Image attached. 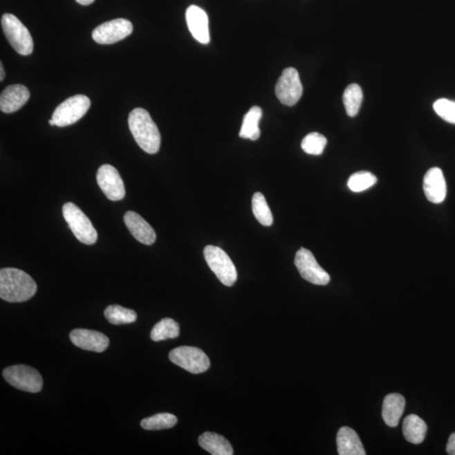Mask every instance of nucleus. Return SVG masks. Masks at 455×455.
<instances>
[{"mask_svg": "<svg viewBox=\"0 0 455 455\" xmlns=\"http://www.w3.org/2000/svg\"><path fill=\"white\" fill-rule=\"evenodd\" d=\"M37 285L32 277L20 269L0 270V298L10 303L27 301L36 295Z\"/></svg>", "mask_w": 455, "mask_h": 455, "instance_id": "obj_1", "label": "nucleus"}, {"mask_svg": "<svg viewBox=\"0 0 455 455\" xmlns=\"http://www.w3.org/2000/svg\"><path fill=\"white\" fill-rule=\"evenodd\" d=\"M129 126L135 141L144 151L149 154L159 151L161 144L160 131L147 111L136 108L131 111Z\"/></svg>", "mask_w": 455, "mask_h": 455, "instance_id": "obj_2", "label": "nucleus"}, {"mask_svg": "<svg viewBox=\"0 0 455 455\" xmlns=\"http://www.w3.org/2000/svg\"><path fill=\"white\" fill-rule=\"evenodd\" d=\"M63 215L77 240L89 245L95 244L98 234L90 219L78 206L73 203H65Z\"/></svg>", "mask_w": 455, "mask_h": 455, "instance_id": "obj_3", "label": "nucleus"}, {"mask_svg": "<svg viewBox=\"0 0 455 455\" xmlns=\"http://www.w3.org/2000/svg\"><path fill=\"white\" fill-rule=\"evenodd\" d=\"M1 25L7 40L15 52L23 56L32 53L34 44L32 35L17 17L11 14L3 15Z\"/></svg>", "mask_w": 455, "mask_h": 455, "instance_id": "obj_4", "label": "nucleus"}, {"mask_svg": "<svg viewBox=\"0 0 455 455\" xmlns=\"http://www.w3.org/2000/svg\"><path fill=\"white\" fill-rule=\"evenodd\" d=\"M203 254L208 267L218 279L227 287L233 286L237 280V271L225 250L218 246L207 245Z\"/></svg>", "mask_w": 455, "mask_h": 455, "instance_id": "obj_5", "label": "nucleus"}, {"mask_svg": "<svg viewBox=\"0 0 455 455\" xmlns=\"http://www.w3.org/2000/svg\"><path fill=\"white\" fill-rule=\"evenodd\" d=\"M3 376L11 387L22 391L38 393L44 387V380L40 373L30 366H10L3 370Z\"/></svg>", "mask_w": 455, "mask_h": 455, "instance_id": "obj_6", "label": "nucleus"}, {"mask_svg": "<svg viewBox=\"0 0 455 455\" xmlns=\"http://www.w3.org/2000/svg\"><path fill=\"white\" fill-rule=\"evenodd\" d=\"M91 107V101L87 96L76 95L61 103L54 111L52 119L55 126L59 127L74 124L86 114Z\"/></svg>", "mask_w": 455, "mask_h": 455, "instance_id": "obj_7", "label": "nucleus"}, {"mask_svg": "<svg viewBox=\"0 0 455 455\" xmlns=\"http://www.w3.org/2000/svg\"><path fill=\"white\" fill-rule=\"evenodd\" d=\"M169 360L192 373H201L210 367V358L203 351L194 346H179L169 355Z\"/></svg>", "mask_w": 455, "mask_h": 455, "instance_id": "obj_8", "label": "nucleus"}, {"mask_svg": "<svg viewBox=\"0 0 455 455\" xmlns=\"http://www.w3.org/2000/svg\"><path fill=\"white\" fill-rule=\"evenodd\" d=\"M277 98L285 106H292L303 95V86L299 72L295 68H285L276 84Z\"/></svg>", "mask_w": 455, "mask_h": 455, "instance_id": "obj_9", "label": "nucleus"}, {"mask_svg": "<svg viewBox=\"0 0 455 455\" xmlns=\"http://www.w3.org/2000/svg\"><path fill=\"white\" fill-rule=\"evenodd\" d=\"M295 263L299 275L310 283L322 286L330 283V275L318 264L310 250L300 248L296 253Z\"/></svg>", "mask_w": 455, "mask_h": 455, "instance_id": "obj_10", "label": "nucleus"}, {"mask_svg": "<svg viewBox=\"0 0 455 455\" xmlns=\"http://www.w3.org/2000/svg\"><path fill=\"white\" fill-rule=\"evenodd\" d=\"M132 22L127 19H115L100 25L92 32V37L99 44H113L125 39L133 33Z\"/></svg>", "mask_w": 455, "mask_h": 455, "instance_id": "obj_11", "label": "nucleus"}, {"mask_svg": "<svg viewBox=\"0 0 455 455\" xmlns=\"http://www.w3.org/2000/svg\"><path fill=\"white\" fill-rule=\"evenodd\" d=\"M96 180L103 194L111 201L117 202L124 198V183L118 169L111 165H103L99 168Z\"/></svg>", "mask_w": 455, "mask_h": 455, "instance_id": "obj_12", "label": "nucleus"}, {"mask_svg": "<svg viewBox=\"0 0 455 455\" xmlns=\"http://www.w3.org/2000/svg\"><path fill=\"white\" fill-rule=\"evenodd\" d=\"M69 337H71L73 344L78 348L95 353L104 352L110 343L106 335L99 331L87 329L72 331Z\"/></svg>", "mask_w": 455, "mask_h": 455, "instance_id": "obj_13", "label": "nucleus"}, {"mask_svg": "<svg viewBox=\"0 0 455 455\" xmlns=\"http://www.w3.org/2000/svg\"><path fill=\"white\" fill-rule=\"evenodd\" d=\"M423 191L431 203L438 204L445 201L447 185L440 168H431L426 173L423 178Z\"/></svg>", "mask_w": 455, "mask_h": 455, "instance_id": "obj_14", "label": "nucleus"}, {"mask_svg": "<svg viewBox=\"0 0 455 455\" xmlns=\"http://www.w3.org/2000/svg\"><path fill=\"white\" fill-rule=\"evenodd\" d=\"M186 20L192 37L200 44H210V28H208V17L205 11L198 6H189L186 12Z\"/></svg>", "mask_w": 455, "mask_h": 455, "instance_id": "obj_15", "label": "nucleus"}, {"mask_svg": "<svg viewBox=\"0 0 455 455\" xmlns=\"http://www.w3.org/2000/svg\"><path fill=\"white\" fill-rule=\"evenodd\" d=\"M124 223L133 236L142 244L151 245L156 242V231L140 214L133 211L127 212Z\"/></svg>", "mask_w": 455, "mask_h": 455, "instance_id": "obj_16", "label": "nucleus"}, {"mask_svg": "<svg viewBox=\"0 0 455 455\" xmlns=\"http://www.w3.org/2000/svg\"><path fill=\"white\" fill-rule=\"evenodd\" d=\"M30 96L28 88L22 84L8 86L0 96V110L5 113H13L24 106Z\"/></svg>", "mask_w": 455, "mask_h": 455, "instance_id": "obj_17", "label": "nucleus"}, {"mask_svg": "<svg viewBox=\"0 0 455 455\" xmlns=\"http://www.w3.org/2000/svg\"><path fill=\"white\" fill-rule=\"evenodd\" d=\"M338 454L365 455L364 445L356 431L349 427H342L337 436Z\"/></svg>", "mask_w": 455, "mask_h": 455, "instance_id": "obj_18", "label": "nucleus"}, {"mask_svg": "<svg viewBox=\"0 0 455 455\" xmlns=\"http://www.w3.org/2000/svg\"><path fill=\"white\" fill-rule=\"evenodd\" d=\"M405 407L406 400L398 393H393L384 397L382 416L387 425L391 427L398 426Z\"/></svg>", "mask_w": 455, "mask_h": 455, "instance_id": "obj_19", "label": "nucleus"}, {"mask_svg": "<svg viewBox=\"0 0 455 455\" xmlns=\"http://www.w3.org/2000/svg\"><path fill=\"white\" fill-rule=\"evenodd\" d=\"M199 445L213 455H232L234 450L231 443L223 436L206 431L198 438Z\"/></svg>", "mask_w": 455, "mask_h": 455, "instance_id": "obj_20", "label": "nucleus"}, {"mask_svg": "<svg viewBox=\"0 0 455 455\" xmlns=\"http://www.w3.org/2000/svg\"><path fill=\"white\" fill-rule=\"evenodd\" d=\"M402 429L404 437L409 443L420 445L425 439L427 427L418 416L411 414L405 418Z\"/></svg>", "mask_w": 455, "mask_h": 455, "instance_id": "obj_21", "label": "nucleus"}, {"mask_svg": "<svg viewBox=\"0 0 455 455\" xmlns=\"http://www.w3.org/2000/svg\"><path fill=\"white\" fill-rule=\"evenodd\" d=\"M262 117V110L259 106L250 108L243 119L240 137L245 140L256 141L261 136L259 122Z\"/></svg>", "mask_w": 455, "mask_h": 455, "instance_id": "obj_22", "label": "nucleus"}, {"mask_svg": "<svg viewBox=\"0 0 455 455\" xmlns=\"http://www.w3.org/2000/svg\"><path fill=\"white\" fill-rule=\"evenodd\" d=\"M179 335V324L173 319L165 318L153 327L150 337L154 342H160L178 337Z\"/></svg>", "mask_w": 455, "mask_h": 455, "instance_id": "obj_23", "label": "nucleus"}, {"mask_svg": "<svg viewBox=\"0 0 455 455\" xmlns=\"http://www.w3.org/2000/svg\"><path fill=\"white\" fill-rule=\"evenodd\" d=\"M104 315L108 322L113 325H125L136 322L137 314L133 310L114 304L106 307Z\"/></svg>", "mask_w": 455, "mask_h": 455, "instance_id": "obj_24", "label": "nucleus"}, {"mask_svg": "<svg viewBox=\"0 0 455 455\" xmlns=\"http://www.w3.org/2000/svg\"><path fill=\"white\" fill-rule=\"evenodd\" d=\"M362 98H364V95H362V89L358 84H349L346 88L342 100L346 113L349 117L353 118L358 113L362 105Z\"/></svg>", "mask_w": 455, "mask_h": 455, "instance_id": "obj_25", "label": "nucleus"}, {"mask_svg": "<svg viewBox=\"0 0 455 455\" xmlns=\"http://www.w3.org/2000/svg\"><path fill=\"white\" fill-rule=\"evenodd\" d=\"M252 211L254 217L261 225L269 227L272 225L273 217L267 200L261 192H256L252 198Z\"/></svg>", "mask_w": 455, "mask_h": 455, "instance_id": "obj_26", "label": "nucleus"}, {"mask_svg": "<svg viewBox=\"0 0 455 455\" xmlns=\"http://www.w3.org/2000/svg\"><path fill=\"white\" fill-rule=\"evenodd\" d=\"M177 423L175 415L171 414H159L142 419L140 424L145 430H164L171 429Z\"/></svg>", "mask_w": 455, "mask_h": 455, "instance_id": "obj_27", "label": "nucleus"}, {"mask_svg": "<svg viewBox=\"0 0 455 455\" xmlns=\"http://www.w3.org/2000/svg\"><path fill=\"white\" fill-rule=\"evenodd\" d=\"M377 177L369 171H360L354 173L350 176L348 186L353 192H361L375 186L377 183Z\"/></svg>", "mask_w": 455, "mask_h": 455, "instance_id": "obj_28", "label": "nucleus"}, {"mask_svg": "<svg viewBox=\"0 0 455 455\" xmlns=\"http://www.w3.org/2000/svg\"><path fill=\"white\" fill-rule=\"evenodd\" d=\"M327 140L325 136L319 133H308L301 142L304 152L312 156H321L325 149Z\"/></svg>", "mask_w": 455, "mask_h": 455, "instance_id": "obj_29", "label": "nucleus"}, {"mask_svg": "<svg viewBox=\"0 0 455 455\" xmlns=\"http://www.w3.org/2000/svg\"><path fill=\"white\" fill-rule=\"evenodd\" d=\"M434 109L443 120L455 124V102L443 98L436 101Z\"/></svg>", "mask_w": 455, "mask_h": 455, "instance_id": "obj_30", "label": "nucleus"}, {"mask_svg": "<svg viewBox=\"0 0 455 455\" xmlns=\"http://www.w3.org/2000/svg\"><path fill=\"white\" fill-rule=\"evenodd\" d=\"M446 450L448 454L455 455V433L449 436L448 443H447Z\"/></svg>", "mask_w": 455, "mask_h": 455, "instance_id": "obj_31", "label": "nucleus"}, {"mask_svg": "<svg viewBox=\"0 0 455 455\" xmlns=\"http://www.w3.org/2000/svg\"><path fill=\"white\" fill-rule=\"evenodd\" d=\"M75 1L79 3L80 5L90 6L92 3H94L95 0H75Z\"/></svg>", "mask_w": 455, "mask_h": 455, "instance_id": "obj_32", "label": "nucleus"}, {"mask_svg": "<svg viewBox=\"0 0 455 455\" xmlns=\"http://www.w3.org/2000/svg\"><path fill=\"white\" fill-rule=\"evenodd\" d=\"M0 73H1V75H0V81H3V79H5V69H3V64H0Z\"/></svg>", "mask_w": 455, "mask_h": 455, "instance_id": "obj_33", "label": "nucleus"}, {"mask_svg": "<svg viewBox=\"0 0 455 455\" xmlns=\"http://www.w3.org/2000/svg\"><path fill=\"white\" fill-rule=\"evenodd\" d=\"M48 122H49V124H50V125H51V126H55V122H54V121L53 120V119H50V120H49Z\"/></svg>", "mask_w": 455, "mask_h": 455, "instance_id": "obj_34", "label": "nucleus"}]
</instances>
